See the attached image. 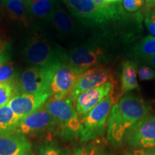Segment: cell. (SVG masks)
<instances>
[{
  "mask_svg": "<svg viewBox=\"0 0 155 155\" xmlns=\"http://www.w3.org/2000/svg\"><path fill=\"white\" fill-rule=\"evenodd\" d=\"M137 73L138 67L136 62L125 61L122 63L120 78L121 94H127L135 89L139 90V86L137 81Z\"/></svg>",
  "mask_w": 155,
  "mask_h": 155,
  "instance_id": "obj_16",
  "label": "cell"
},
{
  "mask_svg": "<svg viewBox=\"0 0 155 155\" xmlns=\"http://www.w3.org/2000/svg\"><path fill=\"white\" fill-rule=\"evenodd\" d=\"M15 94V86L12 81L0 83V108L8 105Z\"/></svg>",
  "mask_w": 155,
  "mask_h": 155,
  "instance_id": "obj_22",
  "label": "cell"
},
{
  "mask_svg": "<svg viewBox=\"0 0 155 155\" xmlns=\"http://www.w3.org/2000/svg\"><path fill=\"white\" fill-rule=\"evenodd\" d=\"M73 16L88 26L102 27L126 17L121 4L99 7L93 0H63Z\"/></svg>",
  "mask_w": 155,
  "mask_h": 155,
  "instance_id": "obj_2",
  "label": "cell"
},
{
  "mask_svg": "<svg viewBox=\"0 0 155 155\" xmlns=\"http://www.w3.org/2000/svg\"><path fill=\"white\" fill-rule=\"evenodd\" d=\"M115 102L116 98L113 92L95 106L86 116L80 119L81 141L86 142L94 140L104 133L108 116Z\"/></svg>",
  "mask_w": 155,
  "mask_h": 155,
  "instance_id": "obj_4",
  "label": "cell"
},
{
  "mask_svg": "<svg viewBox=\"0 0 155 155\" xmlns=\"http://www.w3.org/2000/svg\"><path fill=\"white\" fill-rule=\"evenodd\" d=\"M61 63L48 66L32 67L28 68L21 74L15 84L19 94H39L50 91V83L53 75ZM16 95V94H15Z\"/></svg>",
  "mask_w": 155,
  "mask_h": 155,
  "instance_id": "obj_6",
  "label": "cell"
},
{
  "mask_svg": "<svg viewBox=\"0 0 155 155\" xmlns=\"http://www.w3.org/2000/svg\"><path fill=\"white\" fill-rule=\"evenodd\" d=\"M106 58V50L101 45L90 43L75 48L69 54L68 63L77 68L87 71L102 65Z\"/></svg>",
  "mask_w": 155,
  "mask_h": 155,
  "instance_id": "obj_8",
  "label": "cell"
},
{
  "mask_svg": "<svg viewBox=\"0 0 155 155\" xmlns=\"http://www.w3.org/2000/svg\"><path fill=\"white\" fill-rule=\"evenodd\" d=\"M155 54V37L148 35L143 38L134 48V57L140 59H147Z\"/></svg>",
  "mask_w": 155,
  "mask_h": 155,
  "instance_id": "obj_19",
  "label": "cell"
},
{
  "mask_svg": "<svg viewBox=\"0 0 155 155\" xmlns=\"http://www.w3.org/2000/svg\"><path fill=\"white\" fill-rule=\"evenodd\" d=\"M122 155H133L132 154H131V153H129V152H126V153H124Z\"/></svg>",
  "mask_w": 155,
  "mask_h": 155,
  "instance_id": "obj_35",
  "label": "cell"
},
{
  "mask_svg": "<svg viewBox=\"0 0 155 155\" xmlns=\"http://www.w3.org/2000/svg\"><path fill=\"white\" fill-rule=\"evenodd\" d=\"M8 44L0 40V65L7 63L9 58L8 53Z\"/></svg>",
  "mask_w": 155,
  "mask_h": 155,
  "instance_id": "obj_28",
  "label": "cell"
},
{
  "mask_svg": "<svg viewBox=\"0 0 155 155\" xmlns=\"http://www.w3.org/2000/svg\"><path fill=\"white\" fill-rule=\"evenodd\" d=\"M50 19L54 28L61 34L68 35L74 31V20L68 12L57 3H55Z\"/></svg>",
  "mask_w": 155,
  "mask_h": 155,
  "instance_id": "obj_17",
  "label": "cell"
},
{
  "mask_svg": "<svg viewBox=\"0 0 155 155\" xmlns=\"http://www.w3.org/2000/svg\"><path fill=\"white\" fill-rule=\"evenodd\" d=\"M55 3L54 0H37L30 6V14L37 18H50Z\"/></svg>",
  "mask_w": 155,
  "mask_h": 155,
  "instance_id": "obj_20",
  "label": "cell"
},
{
  "mask_svg": "<svg viewBox=\"0 0 155 155\" xmlns=\"http://www.w3.org/2000/svg\"><path fill=\"white\" fill-rule=\"evenodd\" d=\"M50 96V91L39 94H19L12 97L7 106L17 116L22 119L43 106Z\"/></svg>",
  "mask_w": 155,
  "mask_h": 155,
  "instance_id": "obj_13",
  "label": "cell"
},
{
  "mask_svg": "<svg viewBox=\"0 0 155 155\" xmlns=\"http://www.w3.org/2000/svg\"><path fill=\"white\" fill-rule=\"evenodd\" d=\"M145 63L150 65V66L152 67L153 68L155 69V54L151 56L150 58H147V59H145Z\"/></svg>",
  "mask_w": 155,
  "mask_h": 155,
  "instance_id": "obj_30",
  "label": "cell"
},
{
  "mask_svg": "<svg viewBox=\"0 0 155 155\" xmlns=\"http://www.w3.org/2000/svg\"><path fill=\"white\" fill-rule=\"evenodd\" d=\"M124 141L135 148L155 147V116H145L127 134Z\"/></svg>",
  "mask_w": 155,
  "mask_h": 155,
  "instance_id": "obj_10",
  "label": "cell"
},
{
  "mask_svg": "<svg viewBox=\"0 0 155 155\" xmlns=\"http://www.w3.org/2000/svg\"><path fill=\"white\" fill-rule=\"evenodd\" d=\"M145 5L144 0H122V7L127 12H135L142 8Z\"/></svg>",
  "mask_w": 155,
  "mask_h": 155,
  "instance_id": "obj_24",
  "label": "cell"
},
{
  "mask_svg": "<svg viewBox=\"0 0 155 155\" xmlns=\"http://www.w3.org/2000/svg\"><path fill=\"white\" fill-rule=\"evenodd\" d=\"M58 129L57 122L44 105L21 120L17 131L22 134H32Z\"/></svg>",
  "mask_w": 155,
  "mask_h": 155,
  "instance_id": "obj_11",
  "label": "cell"
},
{
  "mask_svg": "<svg viewBox=\"0 0 155 155\" xmlns=\"http://www.w3.org/2000/svg\"><path fill=\"white\" fill-rule=\"evenodd\" d=\"M122 0H104V2L106 5H116L121 2Z\"/></svg>",
  "mask_w": 155,
  "mask_h": 155,
  "instance_id": "obj_31",
  "label": "cell"
},
{
  "mask_svg": "<svg viewBox=\"0 0 155 155\" xmlns=\"http://www.w3.org/2000/svg\"><path fill=\"white\" fill-rule=\"evenodd\" d=\"M16 75L14 65L11 62L0 65V83L10 81Z\"/></svg>",
  "mask_w": 155,
  "mask_h": 155,
  "instance_id": "obj_23",
  "label": "cell"
},
{
  "mask_svg": "<svg viewBox=\"0 0 155 155\" xmlns=\"http://www.w3.org/2000/svg\"><path fill=\"white\" fill-rule=\"evenodd\" d=\"M138 75L141 81L155 80V71L147 65H142L138 70Z\"/></svg>",
  "mask_w": 155,
  "mask_h": 155,
  "instance_id": "obj_25",
  "label": "cell"
},
{
  "mask_svg": "<svg viewBox=\"0 0 155 155\" xmlns=\"http://www.w3.org/2000/svg\"><path fill=\"white\" fill-rule=\"evenodd\" d=\"M37 1V0H30V2L32 3H33V2H35Z\"/></svg>",
  "mask_w": 155,
  "mask_h": 155,
  "instance_id": "obj_36",
  "label": "cell"
},
{
  "mask_svg": "<svg viewBox=\"0 0 155 155\" xmlns=\"http://www.w3.org/2000/svg\"><path fill=\"white\" fill-rule=\"evenodd\" d=\"M27 62L38 67L48 66L53 64L65 63L67 56L61 50L54 48L46 38L35 35L29 40L24 50Z\"/></svg>",
  "mask_w": 155,
  "mask_h": 155,
  "instance_id": "obj_5",
  "label": "cell"
},
{
  "mask_svg": "<svg viewBox=\"0 0 155 155\" xmlns=\"http://www.w3.org/2000/svg\"><path fill=\"white\" fill-rule=\"evenodd\" d=\"M44 106L57 122V130L63 138L73 139L80 136V119L73 101L68 97L63 99H55L51 97Z\"/></svg>",
  "mask_w": 155,
  "mask_h": 155,
  "instance_id": "obj_3",
  "label": "cell"
},
{
  "mask_svg": "<svg viewBox=\"0 0 155 155\" xmlns=\"http://www.w3.org/2000/svg\"><path fill=\"white\" fill-rule=\"evenodd\" d=\"M147 30L153 37H155V9H151L147 12L144 18Z\"/></svg>",
  "mask_w": 155,
  "mask_h": 155,
  "instance_id": "obj_26",
  "label": "cell"
},
{
  "mask_svg": "<svg viewBox=\"0 0 155 155\" xmlns=\"http://www.w3.org/2000/svg\"><path fill=\"white\" fill-rule=\"evenodd\" d=\"M115 82L113 73L109 67L99 65L87 70L78 81L68 98L74 101L82 93L105 84L107 82Z\"/></svg>",
  "mask_w": 155,
  "mask_h": 155,
  "instance_id": "obj_9",
  "label": "cell"
},
{
  "mask_svg": "<svg viewBox=\"0 0 155 155\" xmlns=\"http://www.w3.org/2000/svg\"><path fill=\"white\" fill-rule=\"evenodd\" d=\"M145 5L148 8H152V7H155V0H144Z\"/></svg>",
  "mask_w": 155,
  "mask_h": 155,
  "instance_id": "obj_32",
  "label": "cell"
},
{
  "mask_svg": "<svg viewBox=\"0 0 155 155\" xmlns=\"http://www.w3.org/2000/svg\"><path fill=\"white\" fill-rule=\"evenodd\" d=\"M5 11H4V7H3V3L2 0H0V21L2 20V19L3 18V17L5 16Z\"/></svg>",
  "mask_w": 155,
  "mask_h": 155,
  "instance_id": "obj_33",
  "label": "cell"
},
{
  "mask_svg": "<svg viewBox=\"0 0 155 155\" xmlns=\"http://www.w3.org/2000/svg\"><path fill=\"white\" fill-rule=\"evenodd\" d=\"M31 153L32 145L19 131L0 135V155H31Z\"/></svg>",
  "mask_w": 155,
  "mask_h": 155,
  "instance_id": "obj_14",
  "label": "cell"
},
{
  "mask_svg": "<svg viewBox=\"0 0 155 155\" xmlns=\"http://www.w3.org/2000/svg\"><path fill=\"white\" fill-rule=\"evenodd\" d=\"M37 155H69V152L54 140H47L40 147Z\"/></svg>",
  "mask_w": 155,
  "mask_h": 155,
  "instance_id": "obj_21",
  "label": "cell"
},
{
  "mask_svg": "<svg viewBox=\"0 0 155 155\" xmlns=\"http://www.w3.org/2000/svg\"><path fill=\"white\" fill-rule=\"evenodd\" d=\"M93 1L96 5L99 6V7H105V6H106L104 2V0H93Z\"/></svg>",
  "mask_w": 155,
  "mask_h": 155,
  "instance_id": "obj_34",
  "label": "cell"
},
{
  "mask_svg": "<svg viewBox=\"0 0 155 155\" xmlns=\"http://www.w3.org/2000/svg\"><path fill=\"white\" fill-rule=\"evenodd\" d=\"M151 107L141 97L127 94L114 103L108 119L107 139L113 146L123 143L127 134L149 115Z\"/></svg>",
  "mask_w": 155,
  "mask_h": 155,
  "instance_id": "obj_1",
  "label": "cell"
},
{
  "mask_svg": "<svg viewBox=\"0 0 155 155\" xmlns=\"http://www.w3.org/2000/svg\"><path fill=\"white\" fill-rule=\"evenodd\" d=\"M22 119L8 106L0 108V135L17 131Z\"/></svg>",
  "mask_w": 155,
  "mask_h": 155,
  "instance_id": "obj_18",
  "label": "cell"
},
{
  "mask_svg": "<svg viewBox=\"0 0 155 155\" xmlns=\"http://www.w3.org/2000/svg\"><path fill=\"white\" fill-rule=\"evenodd\" d=\"M22 1H25V2H28V1H30V0H22Z\"/></svg>",
  "mask_w": 155,
  "mask_h": 155,
  "instance_id": "obj_37",
  "label": "cell"
},
{
  "mask_svg": "<svg viewBox=\"0 0 155 155\" xmlns=\"http://www.w3.org/2000/svg\"><path fill=\"white\" fill-rule=\"evenodd\" d=\"M5 14L12 20L18 21L26 25L28 15L30 14V1L22 0H2Z\"/></svg>",
  "mask_w": 155,
  "mask_h": 155,
  "instance_id": "obj_15",
  "label": "cell"
},
{
  "mask_svg": "<svg viewBox=\"0 0 155 155\" xmlns=\"http://www.w3.org/2000/svg\"><path fill=\"white\" fill-rule=\"evenodd\" d=\"M96 150V147L90 143L79 148L73 155H97Z\"/></svg>",
  "mask_w": 155,
  "mask_h": 155,
  "instance_id": "obj_27",
  "label": "cell"
},
{
  "mask_svg": "<svg viewBox=\"0 0 155 155\" xmlns=\"http://www.w3.org/2000/svg\"><path fill=\"white\" fill-rule=\"evenodd\" d=\"M86 71L73 67L67 62L61 63L52 78L50 86V97L55 99L68 98L73 91L78 81Z\"/></svg>",
  "mask_w": 155,
  "mask_h": 155,
  "instance_id": "obj_7",
  "label": "cell"
},
{
  "mask_svg": "<svg viewBox=\"0 0 155 155\" xmlns=\"http://www.w3.org/2000/svg\"><path fill=\"white\" fill-rule=\"evenodd\" d=\"M133 155H155V147L150 148L138 149L134 151Z\"/></svg>",
  "mask_w": 155,
  "mask_h": 155,
  "instance_id": "obj_29",
  "label": "cell"
},
{
  "mask_svg": "<svg viewBox=\"0 0 155 155\" xmlns=\"http://www.w3.org/2000/svg\"><path fill=\"white\" fill-rule=\"evenodd\" d=\"M152 102H154V103H155V99H154V100H153V101H152Z\"/></svg>",
  "mask_w": 155,
  "mask_h": 155,
  "instance_id": "obj_38",
  "label": "cell"
},
{
  "mask_svg": "<svg viewBox=\"0 0 155 155\" xmlns=\"http://www.w3.org/2000/svg\"><path fill=\"white\" fill-rule=\"evenodd\" d=\"M115 82L109 81L102 86L82 93L75 99V110L79 119L85 116L104 98L114 92Z\"/></svg>",
  "mask_w": 155,
  "mask_h": 155,
  "instance_id": "obj_12",
  "label": "cell"
}]
</instances>
